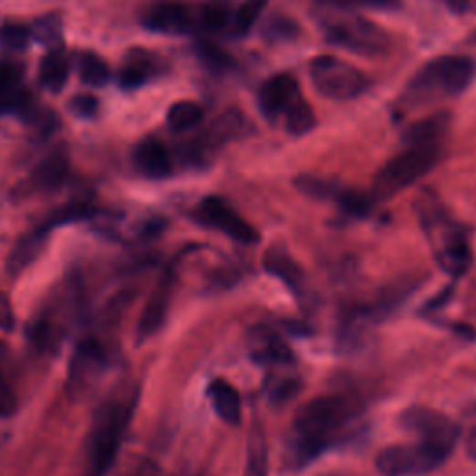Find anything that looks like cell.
Wrapping results in <instances>:
<instances>
[{
	"label": "cell",
	"instance_id": "obj_35",
	"mask_svg": "<svg viewBox=\"0 0 476 476\" xmlns=\"http://www.w3.org/2000/svg\"><path fill=\"white\" fill-rule=\"evenodd\" d=\"M337 203L352 216H367L372 209L374 198L357 192V190H347L343 188L341 194L337 196Z\"/></svg>",
	"mask_w": 476,
	"mask_h": 476
},
{
	"label": "cell",
	"instance_id": "obj_18",
	"mask_svg": "<svg viewBox=\"0 0 476 476\" xmlns=\"http://www.w3.org/2000/svg\"><path fill=\"white\" fill-rule=\"evenodd\" d=\"M450 127V114L440 112L428 116L408 127L404 132V141L409 144H440V140L447 134Z\"/></svg>",
	"mask_w": 476,
	"mask_h": 476
},
{
	"label": "cell",
	"instance_id": "obj_29",
	"mask_svg": "<svg viewBox=\"0 0 476 476\" xmlns=\"http://www.w3.org/2000/svg\"><path fill=\"white\" fill-rule=\"evenodd\" d=\"M78 75L86 86L99 88L110 78V69L105 60L95 55H82L78 60Z\"/></svg>",
	"mask_w": 476,
	"mask_h": 476
},
{
	"label": "cell",
	"instance_id": "obj_4",
	"mask_svg": "<svg viewBox=\"0 0 476 476\" xmlns=\"http://www.w3.org/2000/svg\"><path fill=\"white\" fill-rule=\"evenodd\" d=\"M476 66L467 57H440L428 62L409 82L408 98L411 103L456 98L472 82Z\"/></svg>",
	"mask_w": 476,
	"mask_h": 476
},
{
	"label": "cell",
	"instance_id": "obj_30",
	"mask_svg": "<svg viewBox=\"0 0 476 476\" xmlns=\"http://www.w3.org/2000/svg\"><path fill=\"white\" fill-rule=\"evenodd\" d=\"M200 25L205 30L211 32H218L222 28H225L231 21V8L227 0H209L200 10Z\"/></svg>",
	"mask_w": 476,
	"mask_h": 476
},
{
	"label": "cell",
	"instance_id": "obj_14",
	"mask_svg": "<svg viewBox=\"0 0 476 476\" xmlns=\"http://www.w3.org/2000/svg\"><path fill=\"white\" fill-rule=\"evenodd\" d=\"M170 298H171V277L166 275L157 287V291L153 293V296L150 298L144 313L140 316V324H138L140 339L151 337L153 333H157L162 327L168 315Z\"/></svg>",
	"mask_w": 476,
	"mask_h": 476
},
{
	"label": "cell",
	"instance_id": "obj_41",
	"mask_svg": "<svg viewBox=\"0 0 476 476\" xmlns=\"http://www.w3.org/2000/svg\"><path fill=\"white\" fill-rule=\"evenodd\" d=\"M467 452H469V456L476 461V428L471 432V436H469V440H467Z\"/></svg>",
	"mask_w": 476,
	"mask_h": 476
},
{
	"label": "cell",
	"instance_id": "obj_28",
	"mask_svg": "<svg viewBox=\"0 0 476 476\" xmlns=\"http://www.w3.org/2000/svg\"><path fill=\"white\" fill-rule=\"evenodd\" d=\"M270 0H244L233 16V30L236 36H246L255 26Z\"/></svg>",
	"mask_w": 476,
	"mask_h": 476
},
{
	"label": "cell",
	"instance_id": "obj_40",
	"mask_svg": "<svg viewBox=\"0 0 476 476\" xmlns=\"http://www.w3.org/2000/svg\"><path fill=\"white\" fill-rule=\"evenodd\" d=\"M296 389H298V384H295L293 379H285V382H283L281 386L274 388V391H272V397H274L275 400H285V398L293 397V393H295Z\"/></svg>",
	"mask_w": 476,
	"mask_h": 476
},
{
	"label": "cell",
	"instance_id": "obj_38",
	"mask_svg": "<svg viewBox=\"0 0 476 476\" xmlns=\"http://www.w3.org/2000/svg\"><path fill=\"white\" fill-rule=\"evenodd\" d=\"M16 329V313L10 298L0 293V331H14Z\"/></svg>",
	"mask_w": 476,
	"mask_h": 476
},
{
	"label": "cell",
	"instance_id": "obj_16",
	"mask_svg": "<svg viewBox=\"0 0 476 476\" xmlns=\"http://www.w3.org/2000/svg\"><path fill=\"white\" fill-rule=\"evenodd\" d=\"M252 356L259 363H291L293 361V352L291 348L277 337L275 333L259 327L250 341Z\"/></svg>",
	"mask_w": 476,
	"mask_h": 476
},
{
	"label": "cell",
	"instance_id": "obj_27",
	"mask_svg": "<svg viewBox=\"0 0 476 476\" xmlns=\"http://www.w3.org/2000/svg\"><path fill=\"white\" fill-rule=\"evenodd\" d=\"M296 188L300 190L302 194L315 198V200H337V196L341 194V190H343V186L337 184L336 181L311 177V175L298 177Z\"/></svg>",
	"mask_w": 476,
	"mask_h": 476
},
{
	"label": "cell",
	"instance_id": "obj_3",
	"mask_svg": "<svg viewBox=\"0 0 476 476\" xmlns=\"http://www.w3.org/2000/svg\"><path fill=\"white\" fill-rule=\"evenodd\" d=\"M130 415L132 404L123 400H110L95 413L88 440L86 476L109 474L118 458Z\"/></svg>",
	"mask_w": 476,
	"mask_h": 476
},
{
	"label": "cell",
	"instance_id": "obj_1",
	"mask_svg": "<svg viewBox=\"0 0 476 476\" xmlns=\"http://www.w3.org/2000/svg\"><path fill=\"white\" fill-rule=\"evenodd\" d=\"M359 411V402L347 395L316 397L304 404L293 422L295 461L304 465L320 456L329 436L352 420Z\"/></svg>",
	"mask_w": 476,
	"mask_h": 476
},
{
	"label": "cell",
	"instance_id": "obj_42",
	"mask_svg": "<svg viewBox=\"0 0 476 476\" xmlns=\"http://www.w3.org/2000/svg\"><path fill=\"white\" fill-rule=\"evenodd\" d=\"M6 361V347L5 343H0V365H5Z\"/></svg>",
	"mask_w": 476,
	"mask_h": 476
},
{
	"label": "cell",
	"instance_id": "obj_22",
	"mask_svg": "<svg viewBox=\"0 0 476 476\" xmlns=\"http://www.w3.org/2000/svg\"><path fill=\"white\" fill-rule=\"evenodd\" d=\"M264 268L274 274L275 277H279L281 281H285L289 285L293 291H298L300 281H302V270L300 266L295 263L293 257H289L285 252L279 250H272L266 254L264 257Z\"/></svg>",
	"mask_w": 476,
	"mask_h": 476
},
{
	"label": "cell",
	"instance_id": "obj_9",
	"mask_svg": "<svg viewBox=\"0 0 476 476\" xmlns=\"http://www.w3.org/2000/svg\"><path fill=\"white\" fill-rule=\"evenodd\" d=\"M449 456L441 450L419 445H391L379 450L376 456V467L384 476H419L426 474L445 463Z\"/></svg>",
	"mask_w": 476,
	"mask_h": 476
},
{
	"label": "cell",
	"instance_id": "obj_34",
	"mask_svg": "<svg viewBox=\"0 0 476 476\" xmlns=\"http://www.w3.org/2000/svg\"><path fill=\"white\" fill-rule=\"evenodd\" d=\"M32 30L19 23H6L0 26V45L10 51H25L30 43Z\"/></svg>",
	"mask_w": 476,
	"mask_h": 476
},
{
	"label": "cell",
	"instance_id": "obj_21",
	"mask_svg": "<svg viewBox=\"0 0 476 476\" xmlns=\"http://www.w3.org/2000/svg\"><path fill=\"white\" fill-rule=\"evenodd\" d=\"M153 75V62L150 55L141 51H132V57L125 62V66L119 71V84L125 89L140 88L146 84L150 77Z\"/></svg>",
	"mask_w": 476,
	"mask_h": 476
},
{
	"label": "cell",
	"instance_id": "obj_31",
	"mask_svg": "<svg viewBox=\"0 0 476 476\" xmlns=\"http://www.w3.org/2000/svg\"><path fill=\"white\" fill-rule=\"evenodd\" d=\"M263 36L270 43H283V41H293L300 36V26L295 19L285 17V16H274L270 17L263 26Z\"/></svg>",
	"mask_w": 476,
	"mask_h": 476
},
{
	"label": "cell",
	"instance_id": "obj_13",
	"mask_svg": "<svg viewBox=\"0 0 476 476\" xmlns=\"http://www.w3.org/2000/svg\"><path fill=\"white\" fill-rule=\"evenodd\" d=\"M134 162L141 173L151 179H164L171 173V157L166 146L155 138L140 141L134 150Z\"/></svg>",
	"mask_w": 476,
	"mask_h": 476
},
{
	"label": "cell",
	"instance_id": "obj_12",
	"mask_svg": "<svg viewBox=\"0 0 476 476\" xmlns=\"http://www.w3.org/2000/svg\"><path fill=\"white\" fill-rule=\"evenodd\" d=\"M144 26L159 34L182 36L192 32L194 14L179 0H159L144 14Z\"/></svg>",
	"mask_w": 476,
	"mask_h": 476
},
{
	"label": "cell",
	"instance_id": "obj_36",
	"mask_svg": "<svg viewBox=\"0 0 476 476\" xmlns=\"http://www.w3.org/2000/svg\"><path fill=\"white\" fill-rule=\"evenodd\" d=\"M16 409H17V397L3 372V365H0V419L12 417Z\"/></svg>",
	"mask_w": 476,
	"mask_h": 476
},
{
	"label": "cell",
	"instance_id": "obj_19",
	"mask_svg": "<svg viewBox=\"0 0 476 476\" xmlns=\"http://www.w3.org/2000/svg\"><path fill=\"white\" fill-rule=\"evenodd\" d=\"M67 173V159L62 153H55L51 157H47L37 164L30 177V184L37 190H55L57 186L62 184L64 177Z\"/></svg>",
	"mask_w": 476,
	"mask_h": 476
},
{
	"label": "cell",
	"instance_id": "obj_33",
	"mask_svg": "<svg viewBox=\"0 0 476 476\" xmlns=\"http://www.w3.org/2000/svg\"><path fill=\"white\" fill-rule=\"evenodd\" d=\"M322 6L333 10H395L400 8V0H318Z\"/></svg>",
	"mask_w": 476,
	"mask_h": 476
},
{
	"label": "cell",
	"instance_id": "obj_15",
	"mask_svg": "<svg viewBox=\"0 0 476 476\" xmlns=\"http://www.w3.org/2000/svg\"><path fill=\"white\" fill-rule=\"evenodd\" d=\"M207 397L216 415L227 424H238L243 420L241 395L225 379H214L207 389Z\"/></svg>",
	"mask_w": 476,
	"mask_h": 476
},
{
	"label": "cell",
	"instance_id": "obj_24",
	"mask_svg": "<svg viewBox=\"0 0 476 476\" xmlns=\"http://www.w3.org/2000/svg\"><path fill=\"white\" fill-rule=\"evenodd\" d=\"M246 127V118L238 112V110H227L223 112L209 129L205 141L209 144L216 146V144H223V141L234 138L236 134H241Z\"/></svg>",
	"mask_w": 476,
	"mask_h": 476
},
{
	"label": "cell",
	"instance_id": "obj_2",
	"mask_svg": "<svg viewBox=\"0 0 476 476\" xmlns=\"http://www.w3.org/2000/svg\"><path fill=\"white\" fill-rule=\"evenodd\" d=\"M417 212L438 264L452 275L467 272L472 259L467 233L447 216L441 203L428 192L417 200Z\"/></svg>",
	"mask_w": 476,
	"mask_h": 476
},
{
	"label": "cell",
	"instance_id": "obj_7",
	"mask_svg": "<svg viewBox=\"0 0 476 476\" xmlns=\"http://www.w3.org/2000/svg\"><path fill=\"white\" fill-rule=\"evenodd\" d=\"M309 78L322 98L331 101L356 99L368 88V78L361 69L329 55L311 60Z\"/></svg>",
	"mask_w": 476,
	"mask_h": 476
},
{
	"label": "cell",
	"instance_id": "obj_32",
	"mask_svg": "<svg viewBox=\"0 0 476 476\" xmlns=\"http://www.w3.org/2000/svg\"><path fill=\"white\" fill-rule=\"evenodd\" d=\"M196 53L212 73H225L233 67V57L211 41H200L196 45Z\"/></svg>",
	"mask_w": 476,
	"mask_h": 476
},
{
	"label": "cell",
	"instance_id": "obj_6",
	"mask_svg": "<svg viewBox=\"0 0 476 476\" xmlns=\"http://www.w3.org/2000/svg\"><path fill=\"white\" fill-rule=\"evenodd\" d=\"M441 155L440 144H409L374 177L372 198L389 200L430 171Z\"/></svg>",
	"mask_w": 476,
	"mask_h": 476
},
{
	"label": "cell",
	"instance_id": "obj_37",
	"mask_svg": "<svg viewBox=\"0 0 476 476\" xmlns=\"http://www.w3.org/2000/svg\"><path fill=\"white\" fill-rule=\"evenodd\" d=\"M69 109L73 114L80 118H93L99 112V99L93 98L89 93H80L69 101Z\"/></svg>",
	"mask_w": 476,
	"mask_h": 476
},
{
	"label": "cell",
	"instance_id": "obj_11",
	"mask_svg": "<svg viewBox=\"0 0 476 476\" xmlns=\"http://www.w3.org/2000/svg\"><path fill=\"white\" fill-rule=\"evenodd\" d=\"M302 98L298 80L289 73H279L264 80L259 89V110L268 121H277Z\"/></svg>",
	"mask_w": 476,
	"mask_h": 476
},
{
	"label": "cell",
	"instance_id": "obj_43",
	"mask_svg": "<svg viewBox=\"0 0 476 476\" xmlns=\"http://www.w3.org/2000/svg\"><path fill=\"white\" fill-rule=\"evenodd\" d=\"M469 41H471V43H472V45H476V32H474V34H471V36H469Z\"/></svg>",
	"mask_w": 476,
	"mask_h": 476
},
{
	"label": "cell",
	"instance_id": "obj_39",
	"mask_svg": "<svg viewBox=\"0 0 476 476\" xmlns=\"http://www.w3.org/2000/svg\"><path fill=\"white\" fill-rule=\"evenodd\" d=\"M21 82V71L16 66L0 64V91L17 88Z\"/></svg>",
	"mask_w": 476,
	"mask_h": 476
},
{
	"label": "cell",
	"instance_id": "obj_44",
	"mask_svg": "<svg viewBox=\"0 0 476 476\" xmlns=\"http://www.w3.org/2000/svg\"><path fill=\"white\" fill-rule=\"evenodd\" d=\"M472 3H476V0H471V6H472Z\"/></svg>",
	"mask_w": 476,
	"mask_h": 476
},
{
	"label": "cell",
	"instance_id": "obj_5",
	"mask_svg": "<svg viewBox=\"0 0 476 476\" xmlns=\"http://www.w3.org/2000/svg\"><path fill=\"white\" fill-rule=\"evenodd\" d=\"M320 28L331 45L359 57H382L391 49V37L382 26L359 16L341 14V10L324 16Z\"/></svg>",
	"mask_w": 476,
	"mask_h": 476
},
{
	"label": "cell",
	"instance_id": "obj_8",
	"mask_svg": "<svg viewBox=\"0 0 476 476\" xmlns=\"http://www.w3.org/2000/svg\"><path fill=\"white\" fill-rule=\"evenodd\" d=\"M400 424L413 432L420 443L434 447L447 456H450L460 440V426L450 417L432 408H408L400 415Z\"/></svg>",
	"mask_w": 476,
	"mask_h": 476
},
{
	"label": "cell",
	"instance_id": "obj_10",
	"mask_svg": "<svg viewBox=\"0 0 476 476\" xmlns=\"http://www.w3.org/2000/svg\"><path fill=\"white\" fill-rule=\"evenodd\" d=\"M198 216L203 223L209 227L218 229L220 233L227 234L233 241L252 246L259 243L257 229L246 222L234 209H231L223 200L220 198H207L202 202L198 209Z\"/></svg>",
	"mask_w": 476,
	"mask_h": 476
},
{
	"label": "cell",
	"instance_id": "obj_25",
	"mask_svg": "<svg viewBox=\"0 0 476 476\" xmlns=\"http://www.w3.org/2000/svg\"><path fill=\"white\" fill-rule=\"evenodd\" d=\"M244 476H268V449L261 426H255L250 436Z\"/></svg>",
	"mask_w": 476,
	"mask_h": 476
},
{
	"label": "cell",
	"instance_id": "obj_17",
	"mask_svg": "<svg viewBox=\"0 0 476 476\" xmlns=\"http://www.w3.org/2000/svg\"><path fill=\"white\" fill-rule=\"evenodd\" d=\"M49 231H51V225H43L39 229H34L28 234H25L16 244V248L8 259V270L12 275L21 274L30 263H34L37 259V255L41 254V250L45 246Z\"/></svg>",
	"mask_w": 476,
	"mask_h": 476
},
{
	"label": "cell",
	"instance_id": "obj_26",
	"mask_svg": "<svg viewBox=\"0 0 476 476\" xmlns=\"http://www.w3.org/2000/svg\"><path fill=\"white\" fill-rule=\"evenodd\" d=\"M283 118H285V129H287L293 136H304L316 127V116L311 105L304 98H300Z\"/></svg>",
	"mask_w": 476,
	"mask_h": 476
},
{
	"label": "cell",
	"instance_id": "obj_20",
	"mask_svg": "<svg viewBox=\"0 0 476 476\" xmlns=\"http://www.w3.org/2000/svg\"><path fill=\"white\" fill-rule=\"evenodd\" d=\"M69 77V62L60 51H53L41 60L39 82L45 89L58 93L64 89Z\"/></svg>",
	"mask_w": 476,
	"mask_h": 476
},
{
	"label": "cell",
	"instance_id": "obj_23",
	"mask_svg": "<svg viewBox=\"0 0 476 476\" xmlns=\"http://www.w3.org/2000/svg\"><path fill=\"white\" fill-rule=\"evenodd\" d=\"M205 110L194 101H179L168 110L166 121L173 132H186L203 121Z\"/></svg>",
	"mask_w": 476,
	"mask_h": 476
}]
</instances>
